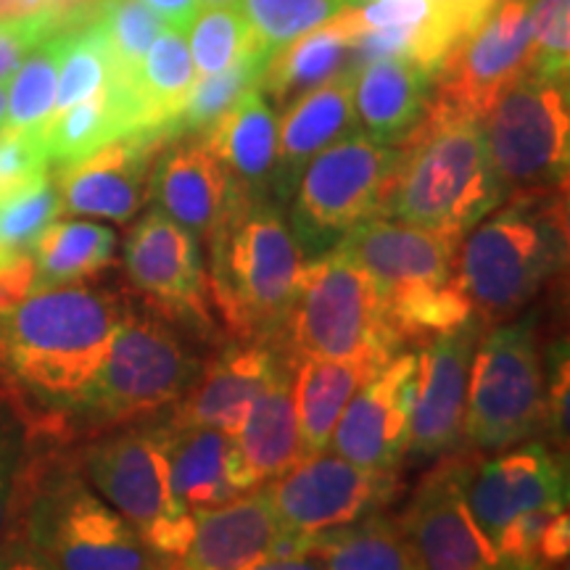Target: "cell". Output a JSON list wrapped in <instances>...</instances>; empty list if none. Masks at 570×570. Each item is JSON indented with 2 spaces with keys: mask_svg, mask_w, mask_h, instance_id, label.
I'll list each match as a JSON object with an SVG mask.
<instances>
[{
  "mask_svg": "<svg viewBox=\"0 0 570 570\" xmlns=\"http://www.w3.org/2000/svg\"><path fill=\"white\" fill-rule=\"evenodd\" d=\"M204 6H238L240 0H202Z\"/></svg>",
  "mask_w": 570,
  "mask_h": 570,
  "instance_id": "49",
  "label": "cell"
},
{
  "mask_svg": "<svg viewBox=\"0 0 570 570\" xmlns=\"http://www.w3.org/2000/svg\"><path fill=\"white\" fill-rule=\"evenodd\" d=\"M169 489L185 510H212L240 497L227 475L233 439L214 425H159Z\"/></svg>",
  "mask_w": 570,
  "mask_h": 570,
  "instance_id": "29",
  "label": "cell"
},
{
  "mask_svg": "<svg viewBox=\"0 0 570 570\" xmlns=\"http://www.w3.org/2000/svg\"><path fill=\"white\" fill-rule=\"evenodd\" d=\"M225 164L240 196H269L277 164V117L259 88L198 132Z\"/></svg>",
  "mask_w": 570,
  "mask_h": 570,
  "instance_id": "28",
  "label": "cell"
},
{
  "mask_svg": "<svg viewBox=\"0 0 570 570\" xmlns=\"http://www.w3.org/2000/svg\"><path fill=\"white\" fill-rule=\"evenodd\" d=\"M167 140L156 130H135L80 161L63 164L56 177L63 209L114 223L132 219L146 202L151 164Z\"/></svg>",
  "mask_w": 570,
  "mask_h": 570,
  "instance_id": "18",
  "label": "cell"
},
{
  "mask_svg": "<svg viewBox=\"0 0 570 570\" xmlns=\"http://www.w3.org/2000/svg\"><path fill=\"white\" fill-rule=\"evenodd\" d=\"M24 558L67 570L159 568L138 531L77 473L51 475L38 489L24 520Z\"/></svg>",
  "mask_w": 570,
  "mask_h": 570,
  "instance_id": "7",
  "label": "cell"
},
{
  "mask_svg": "<svg viewBox=\"0 0 570 570\" xmlns=\"http://www.w3.org/2000/svg\"><path fill=\"white\" fill-rule=\"evenodd\" d=\"M468 504L489 541L512 520L544 508H568L566 468L544 444L483 462L470 473Z\"/></svg>",
  "mask_w": 570,
  "mask_h": 570,
  "instance_id": "19",
  "label": "cell"
},
{
  "mask_svg": "<svg viewBox=\"0 0 570 570\" xmlns=\"http://www.w3.org/2000/svg\"><path fill=\"white\" fill-rule=\"evenodd\" d=\"M198 373V356L161 317L125 309L80 407L109 425L154 415L180 402Z\"/></svg>",
  "mask_w": 570,
  "mask_h": 570,
  "instance_id": "8",
  "label": "cell"
},
{
  "mask_svg": "<svg viewBox=\"0 0 570 570\" xmlns=\"http://www.w3.org/2000/svg\"><path fill=\"white\" fill-rule=\"evenodd\" d=\"M61 212V190L48 173L0 194V265L19 254H30L35 240Z\"/></svg>",
  "mask_w": 570,
  "mask_h": 570,
  "instance_id": "37",
  "label": "cell"
},
{
  "mask_svg": "<svg viewBox=\"0 0 570 570\" xmlns=\"http://www.w3.org/2000/svg\"><path fill=\"white\" fill-rule=\"evenodd\" d=\"M185 38H188L190 59L202 77L217 75L262 48L240 6H204L185 30Z\"/></svg>",
  "mask_w": 570,
  "mask_h": 570,
  "instance_id": "38",
  "label": "cell"
},
{
  "mask_svg": "<svg viewBox=\"0 0 570 570\" xmlns=\"http://www.w3.org/2000/svg\"><path fill=\"white\" fill-rule=\"evenodd\" d=\"M148 196L175 223L196 235H209L240 194L204 135H180L156 154Z\"/></svg>",
  "mask_w": 570,
  "mask_h": 570,
  "instance_id": "21",
  "label": "cell"
},
{
  "mask_svg": "<svg viewBox=\"0 0 570 570\" xmlns=\"http://www.w3.org/2000/svg\"><path fill=\"white\" fill-rule=\"evenodd\" d=\"M417 383V356L399 352L348 399L333 428V452L360 468L396 473L410 446Z\"/></svg>",
  "mask_w": 570,
  "mask_h": 570,
  "instance_id": "14",
  "label": "cell"
},
{
  "mask_svg": "<svg viewBox=\"0 0 570 570\" xmlns=\"http://www.w3.org/2000/svg\"><path fill=\"white\" fill-rule=\"evenodd\" d=\"M9 504H11V460H9V446H6L3 433H0V531H3L6 518H9Z\"/></svg>",
  "mask_w": 570,
  "mask_h": 570,
  "instance_id": "47",
  "label": "cell"
},
{
  "mask_svg": "<svg viewBox=\"0 0 570 570\" xmlns=\"http://www.w3.org/2000/svg\"><path fill=\"white\" fill-rule=\"evenodd\" d=\"M354 67H346L317 88L302 92L285 106L283 122L277 125V164L273 194L285 198L294 194L302 169L323 148L356 130L354 114Z\"/></svg>",
  "mask_w": 570,
  "mask_h": 570,
  "instance_id": "24",
  "label": "cell"
},
{
  "mask_svg": "<svg viewBox=\"0 0 570 570\" xmlns=\"http://www.w3.org/2000/svg\"><path fill=\"white\" fill-rule=\"evenodd\" d=\"M296 356L285 354L233 439L227 475L238 494L277 479L304 458L296 415Z\"/></svg>",
  "mask_w": 570,
  "mask_h": 570,
  "instance_id": "20",
  "label": "cell"
},
{
  "mask_svg": "<svg viewBox=\"0 0 570 570\" xmlns=\"http://www.w3.org/2000/svg\"><path fill=\"white\" fill-rule=\"evenodd\" d=\"M508 194L491 161L481 119L454 117L428 104L423 119L402 142L386 217L462 240Z\"/></svg>",
  "mask_w": 570,
  "mask_h": 570,
  "instance_id": "2",
  "label": "cell"
},
{
  "mask_svg": "<svg viewBox=\"0 0 570 570\" xmlns=\"http://www.w3.org/2000/svg\"><path fill=\"white\" fill-rule=\"evenodd\" d=\"M362 35L356 9L338 11L309 32L288 40L277 51L269 53L262 71L259 92L273 98L275 106H288L302 92L317 88L333 75L344 71L352 61V46Z\"/></svg>",
  "mask_w": 570,
  "mask_h": 570,
  "instance_id": "27",
  "label": "cell"
},
{
  "mask_svg": "<svg viewBox=\"0 0 570 570\" xmlns=\"http://www.w3.org/2000/svg\"><path fill=\"white\" fill-rule=\"evenodd\" d=\"M494 169L508 190L560 188L570 167L568 77L529 71L483 117Z\"/></svg>",
  "mask_w": 570,
  "mask_h": 570,
  "instance_id": "9",
  "label": "cell"
},
{
  "mask_svg": "<svg viewBox=\"0 0 570 570\" xmlns=\"http://www.w3.org/2000/svg\"><path fill=\"white\" fill-rule=\"evenodd\" d=\"M92 17L109 46L114 77L130 82L142 56L164 30V19L142 0H98Z\"/></svg>",
  "mask_w": 570,
  "mask_h": 570,
  "instance_id": "40",
  "label": "cell"
},
{
  "mask_svg": "<svg viewBox=\"0 0 570 570\" xmlns=\"http://www.w3.org/2000/svg\"><path fill=\"white\" fill-rule=\"evenodd\" d=\"M209 240V291L227 331L275 341L306 262L281 206L269 196H238Z\"/></svg>",
  "mask_w": 570,
  "mask_h": 570,
  "instance_id": "3",
  "label": "cell"
},
{
  "mask_svg": "<svg viewBox=\"0 0 570 570\" xmlns=\"http://www.w3.org/2000/svg\"><path fill=\"white\" fill-rule=\"evenodd\" d=\"M142 3L151 6L169 27H177V30H188L198 11V0H142Z\"/></svg>",
  "mask_w": 570,
  "mask_h": 570,
  "instance_id": "46",
  "label": "cell"
},
{
  "mask_svg": "<svg viewBox=\"0 0 570 570\" xmlns=\"http://www.w3.org/2000/svg\"><path fill=\"white\" fill-rule=\"evenodd\" d=\"M473 462L444 458L420 483L399 529L407 539L417 568L487 570L502 568L499 554L468 504V481Z\"/></svg>",
  "mask_w": 570,
  "mask_h": 570,
  "instance_id": "13",
  "label": "cell"
},
{
  "mask_svg": "<svg viewBox=\"0 0 570 570\" xmlns=\"http://www.w3.org/2000/svg\"><path fill=\"white\" fill-rule=\"evenodd\" d=\"M130 281L173 309L204 312V267L198 235L164 212L140 219L125 246Z\"/></svg>",
  "mask_w": 570,
  "mask_h": 570,
  "instance_id": "23",
  "label": "cell"
},
{
  "mask_svg": "<svg viewBox=\"0 0 570 570\" xmlns=\"http://www.w3.org/2000/svg\"><path fill=\"white\" fill-rule=\"evenodd\" d=\"M281 537L283 525L275 515L267 489L248 497H235L219 508L194 512V541L180 568H262Z\"/></svg>",
  "mask_w": 570,
  "mask_h": 570,
  "instance_id": "25",
  "label": "cell"
},
{
  "mask_svg": "<svg viewBox=\"0 0 570 570\" xmlns=\"http://www.w3.org/2000/svg\"><path fill=\"white\" fill-rule=\"evenodd\" d=\"M402 146L377 142L356 127L312 156L294 185L291 233L304 259L331 252L370 217H386Z\"/></svg>",
  "mask_w": 570,
  "mask_h": 570,
  "instance_id": "6",
  "label": "cell"
},
{
  "mask_svg": "<svg viewBox=\"0 0 570 570\" xmlns=\"http://www.w3.org/2000/svg\"><path fill=\"white\" fill-rule=\"evenodd\" d=\"M117 235L96 223H51L32 246L35 291L80 283L111 265Z\"/></svg>",
  "mask_w": 570,
  "mask_h": 570,
  "instance_id": "34",
  "label": "cell"
},
{
  "mask_svg": "<svg viewBox=\"0 0 570 570\" xmlns=\"http://www.w3.org/2000/svg\"><path fill=\"white\" fill-rule=\"evenodd\" d=\"M386 362L373 360H315L306 356L296 367V415L304 454L323 452L333 428L356 389Z\"/></svg>",
  "mask_w": 570,
  "mask_h": 570,
  "instance_id": "31",
  "label": "cell"
},
{
  "mask_svg": "<svg viewBox=\"0 0 570 570\" xmlns=\"http://www.w3.org/2000/svg\"><path fill=\"white\" fill-rule=\"evenodd\" d=\"M269 53L265 48H256L244 59H238L233 67H227L217 75H206L194 82L188 98H185L183 109L177 111L173 127H169V138H180V135H198L217 122L223 114L233 109L248 90L259 88L262 71Z\"/></svg>",
  "mask_w": 570,
  "mask_h": 570,
  "instance_id": "36",
  "label": "cell"
},
{
  "mask_svg": "<svg viewBox=\"0 0 570 570\" xmlns=\"http://www.w3.org/2000/svg\"><path fill=\"white\" fill-rule=\"evenodd\" d=\"M302 558L309 568L336 570H410L417 568L399 520L370 515L302 537Z\"/></svg>",
  "mask_w": 570,
  "mask_h": 570,
  "instance_id": "32",
  "label": "cell"
},
{
  "mask_svg": "<svg viewBox=\"0 0 570 570\" xmlns=\"http://www.w3.org/2000/svg\"><path fill=\"white\" fill-rule=\"evenodd\" d=\"M362 3H365V0H362Z\"/></svg>",
  "mask_w": 570,
  "mask_h": 570,
  "instance_id": "50",
  "label": "cell"
},
{
  "mask_svg": "<svg viewBox=\"0 0 570 570\" xmlns=\"http://www.w3.org/2000/svg\"><path fill=\"white\" fill-rule=\"evenodd\" d=\"M436 71L410 59H377L356 71L354 114L362 132L402 146L423 119Z\"/></svg>",
  "mask_w": 570,
  "mask_h": 570,
  "instance_id": "26",
  "label": "cell"
},
{
  "mask_svg": "<svg viewBox=\"0 0 570 570\" xmlns=\"http://www.w3.org/2000/svg\"><path fill=\"white\" fill-rule=\"evenodd\" d=\"M6 101H9V80L0 82V127H3L6 119Z\"/></svg>",
  "mask_w": 570,
  "mask_h": 570,
  "instance_id": "48",
  "label": "cell"
},
{
  "mask_svg": "<svg viewBox=\"0 0 570 570\" xmlns=\"http://www.w3.org/2000/svg\"><path fill=\"white\" fill-rule=\"evenodd\" d=\"M67 30L53 32L32 48L30 56L13 71L9 85V101H6V119L0 132L40 130L53 111L56 82H59V67L63 48H67Z\"/></svg>",
  "mask_w": 570,
  "mask_h": 570,
  "instance_id": "35",
  "label": "cell"
},
{
  "mask_svg": "<svg viewBox=\"0 0 570 570\" xmlns=\"http://www.w3.org/2000/svg\"><path fill=\"white\" fill-rule=\"evenodd\" d=\"M85 473L138 537L161 520L190 512L169 489L159 428H132L90 446L85 452Z\"/></svg>",
  "mask_w": 570,
  "mask_h": 570,
  "instance_id": "15",
  "label": "cell"
},
{
  "mask_svg": "<svg viewBox=\"0 0 570 570\" xmlns=\"http://www.w3.org/2000/svg\"><path fill=\"white\" fill-rule=\"evenodd\" d=\"M483 320L473 315L454 331L431 341L428 352L417 356L420 383L410 420L407 454L444 458L465 439L468 375Z\"/></svg>",
  "mask_w": 570,
  "mask_h": 570,
  "instance_id": "17",
  "label": "cell"
},
{
  "mask_svg": "<svg viewBox=\"0 0 570 570\" xmlns=\"http://www.w3.org/2000/svg\"><path fill=\"white\" fill-rule=\"evenodd\" d=\"M458 277L479 317L515 315L558 273L568 252L560 188L518 190L460 240Z\"/></svg>",
  "mask_w": 570,
  "mask_h": 570,
  "instance_id": "4",
  "label": "cell"
},
{
  "mask_svg": "<svg viewBox=\"0 0 570 570\" xmlns=\"http://www.w3.org/2000/svg\"><path fill=\"white\" fill-rule=\"evenodd\" d=\"M59 30H67V24L53 13L0 19V82L11 80L32 48Z\"/></svg>",
  "mask_w": 570,
  "mask_h": 570,
  "instance_id": "43",
  "label": "cell"
},
{
  "mask_svg": "<svg viewBox=\"0 0 570 570\" xmlns=\"http://www.w3.org/2000/svg\"><path fill=\"white\" fill-rule=\"evenodd\" d=\"M111 53L96 17L69 27L51 114H59L63 109H69V106L90 98L92 92H98L111 80Z\"/></svg>",
  "mask_w": 570,
  "mask_h": 570,
  "instance_id": "39",
  "label": "cell"
},
{
  "mask_svg": "<svg viewBox=\"0 0 570 570\" xmlns=\"http://www.w3.org/2000/svg\"><path fill=\"white\" fill-rule=\"evenodd\" d=\"M135 130H142V127L130 82L111 75V80L90 98L51 114L48 122L40 127V140L48 161L63 167Z\"/></svg>",
  "mask_w": 570,
  "mask_h": 570,
  "instance_id": "30",
  "label": "cell"
},
{
  "mask_svg": "<svg viewBox=\"0 0 570 570\" xmlns=\"http://www.w3.org/2000/svg\"><path fill=\"white\" fill-rule=\"evenodd\" d=\"M533 71L531 0H497L487 19L468 32L436 71L433 109L481 119L504 90Z\"/></svg>",
  "mask_w": 570,
  "mask_h": 570,
  "instance_id": "11",
  "label": "cell"
},
{
  "mask_svg": "<svg viewBox=\"0 0 570 570\" xmlns=\"http://www.w3.org/2000/svg\"><path fill=\"white\" fill-rule=\"evenodd\" d=\"M267 494L283 531L306 537L381 510L396 494V473L360 468L323 449L273 479Z\"/></svg>",
  "mask_w": 570,
  "mask_h": 570,
  "instance_id": "12",
  "label": "cell"
},
{
  "mask_svg": "<svg viewBox=\"0 0 570 570\" xmlns=\"http://www.w3.org/2000/svg\"><path fill=\"white\" fill-rule=\"evenodd\" d=\"M544 423V373L531 323L491 331L475 346L468 375L465 439L508 449Z\"/></svg>",
  "mask_w": 570,
  "mask_h": 570,
  "instance_id": "10",
  "label": "cell"
},
{
  "mask_svg": "<svg viewBox=\"0 0 570 570\" xmlns=\"http://www.w3.org/2000/svg\"><path fill=\"white\" fill-rule=\"evenodd\" d=\"M533 71L568 77L570 63V0H531Z\"/></svg>",
  "mask_w": 570,
  "mask_h": 570,
  "instance_id": "42",
  "label": "cell"
},
{
  "mask_svg": "<svg viewBox=\"0 0 570 570\" xmlns=\"http://www.w3.org/2000/svg\"><path fill=\"white\" fill-rule=\"evenodd\" d=\"M275 341L296 360L389 362L404 346L389 320L381 285L336 248L304 262L294 304Z\"/></svg>",
  "mask_w": 570,
  "mask_h": 570,
  "instance_id": "5",
  "label": "cell"
},
{
  "mask_svg": "<svg viewBox=\"0 0 570 570\" xmlns=\"http://www.w3.org/2000/svg\"><path fill=\"white\" fill-rule=\"evenodd\" d=\"M362 0H240V11L265 51H277L288 40L309 32L348 6Z\"/></svg>",
  "mask_w": 570,
  "mask_h": 570,
  "instance_id": "41",
  "label": "cell"
},
{
  "mask_svg": "<svg viewBox=\"0 0 570 570\" xmlns=\"http://www.w3.org/2000/svg\"><path fill=\"white\" fill-rule=\"evenodd\" d=\"M458 248L460 240L444 233L394 217H370L336 244V252L375 277L386 298L458 281Z\"/></svg>",
  "mask_w": 570,
  "mask_h": 570,
  "instance_id": "16",
  "label": "cell"
},
{
  "mask_svg": "<svg viewBox=\"0 0 570 570\" xmlns=\"http://www.w3.org/2000/svg\"><path fill=\"white\" fill-rule=\"evenodd\" d=\"M48 164L40 130L0 132V194L46 175Z\"/></svg>",
  "mask_w": 570,
  "mask_h": 570,
  "instance_id": "44",
  "label": "cell"
},
{
  "mask_svg": "<svg viewBox=\"0 0 570 570\" xmlns=\"http://www.w3.org/2000/svg\"><path fill=\"white\" fill-rule=\"evenodd\" d=\"M125 306L80 283L38 288L0 315V365L19 389L51 407H80Z\"/></svg>",
  "mask_w": 570,
  "mask_h": 570,
  "instance_id": "1",
  "label": "cell"
},
{
  "mask_svg": "<svg viewBox=\"0 0 570 570\" xmlns=\"http://www.w3.org/2000/svg\"><path fill=\"white\" fill-rule=\"evenodd\" d=\"M568 348L566 344L554 346L550 354V386H544V423L550 425L552 436L568 441V391H570V373H568Z\"/></svg>",
  "mask_w": 570,
  "mask_h": 570,
  "instance_id": "45",
  "label": "cell"
},
{
  "mask_svg": "<svg viewBox=\"0 0 570 570\" xmlns=\"http://www.w3.org/2000/svg\"><path fill=\"white\" fill-rule=\"evenodd\" d=\"M196 80L198 77L185 30L164 27L130 80L142 130H156L164 138H169V127H173L177 111L183 109Z\"/></svg>",
  "mask_w": 570,
  "mask_h": 570,
  "instance_id": "33",
  "label": "cell"
},
{
  "mask_svg": "<svg viewBox=\"0 0 570 570\" xmlns=\"http://www.w3.org/2000/svg\"><path fill=\"white\" fill-rule=\"evenodd\" d=\"M285 354L277 341H240L238 346L223 348L185 391L180 410L169 423L214 425L235 439Z\"/></svg>",
  "mask_w": 570,
  "mask_h": 570,
  "instance_id": "22",
  "label": "cell"
}]
</instances>
